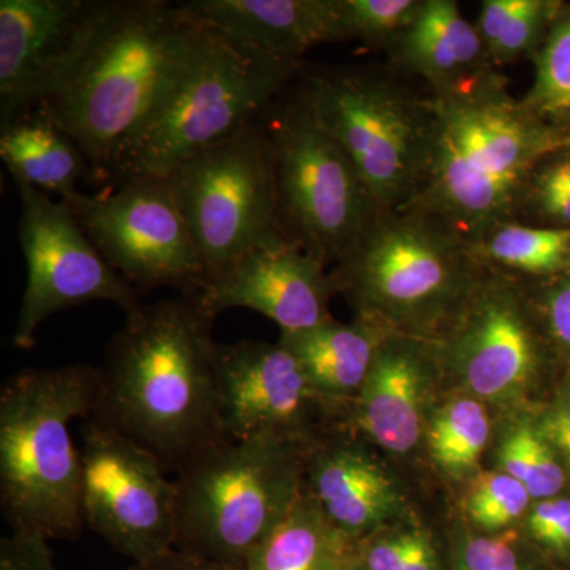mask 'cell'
Here are the masks:
<instances>
[{
  "instance_id": "1",
  "label": "cell",
  "mask_w": 570,
  "mask_h": 570,
  "mask_svg": "<svg viewBox=\"0 0 570 570\" xmlns=\"http://www.w3.org/2000/svg\"><path fill=\"white\" fill-rule=\"evenodd\" d=\"M431 140L425 174L404 208L441 220L474 246L523 209L543 159L570 135L510 94L490 67L426 99Z\"/></svg>"
},
{
  "instance_id": "2",
  "label": "cell",
  "mask_w": 570,
  "mask_h": 570,
  "mask_svg": "<svg viewBox=\"0 0 570 570\" xmlns=\"http://www.w3.org/2000/svg\"><path fill=\"white\" fill-rule=\"evenodd\" d=\"M195 295L138 305L111 337L92 415L178 474L223 441L213 325Z\"/></svg>"
},
{
  "instance_id": "3",
  "label": "cell",
  "mask_w": 570,
  "mask_h": 570,
  "mask_svg": "<svg viewBox=\"0 0 570 570\" xmlns=\"http://www.w3.org/2000/svg\"><path fill=\"white\" fill-rule=\"evenodd\" d=\"M208 29L165 0H118L73 77L39 105L73 138L97 184L110 183L119 154L170 91Z\"/></svg>"
},
{
  "instance_id": "4",
  "label": "cell",
  "mask_w": 570,
  "mask_h": 570,
  "mask_svg": "<svg viewBox=\"0 0 570 570\" xmlns=\"http://www.w3.org/2000/svg\"><path fill=\"white\" fill-rule=\"evenodd\" d=\"M100 367L75 363L22 370L0 390V508L11 531L80 538L81 456L71 420L88 419Z\"/></svg>"
},
{
  "instance_id": "5",
  "label": "cell",
  "mask_w": 570,
  "mask_h": 570,
  "mask_svg": "<svg viewBox=\"0 0 570 570\" xmlns=\"http://www.w3.org/2000/svg\"><path fill=\"white\" fill-rule=\"evenodd\" d=\"M302 69V62L265 58L208 29L170 91L119 154L110 183L167 178L194 154L261 122Z\"/></svg>"
},
{
  "instance_id": "6",
  "label": "cell",
  "mask_w": 570,
  "mask_h": 570,
  "mask_svg": "<svg viewBox=\"0 0 570 570\" xmlns=\"http://www.w3.org/2000/svg\"><path fill=\"white\" fill-rule=\"evenodd\" d=\"M478 265L448 225L406 208L379 213L332 276L356 317L423 340L459 309L479 279Z\"/></svg>"
},
{
  "instance_id": "7",
  "label": "cell",
  "mask_w": 570,
  "mask_h": 570,
  "mask_svg": "<svg viewBox=\"0 0 570 570\" xmlns=\"http://www.w3.org/2000/svg\"><path fill=\"white\" fill-rule=\"evenodd\" d=\"M307 450L277 439H223L195 456L175 479V549L246 570L302 498Z\"/></svg>"
},
{
  "instance_id": "8",
  "label": "cell",
  "mask_w": 570,
  "mask_h": 570,
  "mask_svg": "<svg viewBox=\"0 0 570 570\" xmlns=\"http://www.w3.org/2000/svg\"><path fill=\"white\" fill-rule=\"evenodd\" d=\"M299 99L343 146L379 213L404 208L425 174L431 140L426 100L365 69L299 71Z\"/></svg>"
},
{
  "instance_id": "9",
  "label": "cell",
  "mask_w": 570,
  "mask_h": 570,
  "mask_svg": "<svg viewBox=\"0 0 570 570\" xmlns=\"http://www.w3.org/2000/svg\"><path fill=\"white\" fill-rule=\"evenodd\" d=\"M206 268V283L285 238L275 148L264 119L184 160L167 176Z\"/></svg>"
},
{
  "instance_id": "10",
  "label": "cell",
  "mask_w": 570,
  "mask_h": 570,
  "mask_svg": "<svg viewBox=\"0 0 570 570\" xmlns=\"http://www.w3.org/2000/svg\"><path fill=\"white\" fill-rule=\"evenodd\" d=\"M275 148L285 238L321 264H337L379 212L348 154L317 126L296 89L266 111Z\"/></svg>"
},
{
  "instance_id": "11",
  "label": "cell",
  "mask_w": 570,
  "mask_h": 570,
  "mask_svg": "<svg viewBox=\"0 0 570 570\" xmlns=\"http://www.w3.org/2000/svg\"><path fill=\"white\" fill-rule=\"evenodd\" d=\"M81 513L96 534L141 566L175 549V480L149 450L89 415L81 428Z\"/></svg>"
},
{
  "instance_id": "12",
  "label": "cell",
  "mask_w": 570,
  "mask_h": 570,
  "mask_svg": "<svg viewBox=\"0 0 570 570\" xmlns=\"http://www.w3.org/2000/svg\"><path fill=\"white\" fill-rule=\"evenodd\" d=\"M63 202L108 265L135 288L171 287L183 295L204 288V261L167 179H132Z\"/></svg>"
},
{
  "instance_id": "13",
  "label": "cell",
  "mask_w": 570,
  "mask_h": 570,
  "mask_svg": "<svg viewBox=\"0 0 570 570\" xmlns=\"http://www.w3.org/2000/svg\"><path fill=\"white\" fill-rule=\"evenodd\" d=\"M20 194L18 239L28 283L14 326L13 344L36 346L37 332L52 314L92 302H110L130 313L138 292L115 272L86 236L69 205L29 184L14 181Z\"/></svg>"
},
{
  "instance_id": "14",
  "label": "cell",
  "mask_w": 570,
  "mask_h": 570,
  "mask_svg": "<svg viewBox=\"0 0 570 570\" xmlns=\"http://www.w3.org/2000/svg\"><path fill=\"white\" fill-rule=\"evenodd\" d=\"M118 0L0 2V126L50 99L85 61Z\"/></svg>"
},
{
  "instance_id": "15",
  "label": "cell",
  "mask_w": 570,
  "mask_h": 570,
  "mask_svg": "<svg viewBox=\"0 0 570 570\" xmlns=\"http://www.w3.org/2000/svg\"><path fill=\"white\" fill-rule=\"evenodd\" d=\"M216 366L220 434L228 441L266 438L309 449L317 442L311 422L337 407L281 343L217 344Z\"/></svg>"
},
{
  "instance_id": "16",
  "label": "cell",
  "mask_w": 570,
  "mask_h": 570,
  "mask_svg": "<svg viewBox=\"0 0 570 570\" xmlns=\"http://www.w3.org/2000/svg\"><path fill=\"white\" fill-rule=\"evenodd\" d=\"M434 352L475 397L505 401L531 384L539 346L519 292L499 276L480 277Z\"/></svg>"
},
{
  "instance_id": "17",
  "label": "cell",
  "mask_w": 570,
  "mask_h": 570,
  "mask_svg": "<svg viewBox=\"0 0 570 570\" xmlns=\"http://www.w3.org/2000/svg\"><path fill=\"white\" fill-rule=\"evenodd\" d=\"M336 292L324 264L283 239L247 254L195 296L213 317L245 307L275 322L283 335H295L333 321L328 305Z\"/></svg>"
},
{
  "instance_id": "18",
  "label": "cell",
  "mask_w": 570,
  "mask_h": 570,
  "mask_svg": "<svg viewBox=\"0 0 570 570\" xmlns=\"http://www.w3.org/2000/svg\"><path fill=\"white\" fill-rule=\"evenodd\" d=\"M184 7L220 37L284 62L348 40L341 0H189Z\"/></svg>"
},
{
  "instance_id": "19",
  "label": "cell",
  "mask_w": 570,
  "mask_h": 570,
  "mask_svg": "<svg viewBox=\"0 0 570 570\" xmlns=\"http://www.w3.org/2000/svg\"><path fill=\"white\" fill-rule=\"evenodd\" d=\"M434 360L422 337L392 335L379 347L352 420L381 448L401 455L417 445Z\"/></svg>"
},
{
  "instance_id": "20",
  "label": "cell",
  "mask_w": 570,
  "mask_h": 570,
  "mask_svg": "<svg viewBox=\"0 0 570 570\" xmlns=\"http://www.w3.org/2000/svg\"><path fill=\"white\" fill-rule=\"evenodd\" d=\"M305 490L328 523L355 542L382 530L401 509L384 468L346 441L316 442L307 450Z\"/></svg>"
},
{
  "instance_id": "21",
  "label": "cell",
  "mask_w": 570,
  "mask_h": 570,
  "mask_svg": "<svg viewBox=\"0 0 570 570\" xmlns=\"http://www.w3.org/2000/svg\"><path fill=\"white\" fill-rule=\"evenodd\" d=\"M393 58L431 91L449 88L490 67L478 28L455 0H423L417 18L392 45Z\"/></svg>"
},
{
  "instance_id": "22",
  "label": "cell",
  "mask_w": 570,
  "mask_h": 570,
  "mask_svg": "<svg viewBox=\"0 0 570 570\" xmlns=\"http://www.w3.org/2000/svg\"><path fill=\"white\" fill-rule=\"evenodd\" d=\"M0 157L13 181L58 195L59 200L80 194V183L97 184L80 146L39 108L0 126Z\"/></svg>"
},
{
  "instance_id": "23",
  "label": "cell",
  "mask_w": 570,
  "mask_h": 570,
  "mask_svg": "<svg viewBox=\"0 0 570 570\" xmlns=\"http://www.w3.org/2000/svg\"><path fill=\"white\" fill-rule=\"evenodd\" d=\"M392 335L396 333L356 317L354 324L332 321L307 332L283 335L279 343L296 356L313 387L341 406L355 403L379 347Z\"/></svg>"
},
{
  "instance_id": "24",
  "label": "cell",
  "mask_w": 570,
  "mask_h": 570,
  "mask_svg": "<svg viewBox=\"0 0 570 570\" xmlns=\"http://www.w3.org/2000/svg\"><path fill=\"white\" fill-rule=\"evenodd\" d=\"M355 540L335 530L303 491L292 512L254 551L246 570H346Z\"/></svg>"
},
{
  "instance_id": "25",
  "label": "cell",
  "mask_w": 570,
  "mask_h": 570,
  "mask_svg": "<svg viewBox=\"0 0 570 570\" xmlns=\"http://www.w3.org/2000/svg\"><path fill=\"white\" fill-rule=\"evenodd\" d=\"M480 264L531 276L562 272L570 261V228L502 224L471 246Z\"/></svg>"
},
{
  "instance_id": "26",
  "label": "cell",
  "mask_w": 570,
  "mask_h": 570,
  "mask_svg": "<svg viewBox=\"0 0 570 570\" xmlns=\"http://www.w3.org/2000/svg\"><path fill=\"white\" fill-rule=\"evenodd\" d=\"M490 439V420L478 397L449 401L431 422L428 441L439 468L463 475L478 466Z\"/></svg>"
},
{
  "instance_id": "27",
  "label": "cell",
  "mask_w": 570,
  "mask_h": 570,
  "mask_svg": "<svg viewBox=\"0 0 570 570\" xmlns=\"http://www.w3.org/2000/svg\"><path fill=\"white\" fill-rule=\"evenodd\" d=\"M498 471L519 480L532 498H557L564 487L566 472L538 423H512L499 442Z\"/></svg>"
},
{
  "instance_id": "28",
  "label": "cell",
  "mask_w": 570,
  "mask_h": 570,
  "mask_svg": "<svg viewBox=\"0 0 570 570\" xmlns=\"http://www.w3.org/2000/svg\"><path fill=\"white\" fill-rule=\"evenodd\" d=\"M363 570H444L433 539L419 528L379 530L356 542Z\"/></svg>"
},
{
  "instance_id": "29",
  "label": "cell",
  "mask_w": 570,
  "mask_h": 570,
  "mask_svg": "<svg viewBox=\"0 0 570 570\" xmlns=\"http://www.w3.org/2000/svg\"><path fill=\"white\" fill-rule=\"evenodd\" d=\"M530 491L502 471L483 472L472 482L466 513L482 534L494 535L515 523L531 502Z\"/></svg>"
},
{
  "instance_id": "30",
  "label": "cell",
  "mask_w": 570,
  "mask_h": 570,
  "mask_svg": "<svg viewBox=\"0 0 570 570\" xmlns=\"http://www.w3.org/2000/svg\"><path fill=\"white\" fill-rule=\"evenodd\" d=\"M557 20L539 52L534 86L523 99L543 116L570 110V13Z\"/></svg>"
},
{
  "instance_id": "31",
  "label": "cell",
  "mask_w": 570,
  "mask_h": 570,
  "mask_svg": "<svg viewBox=\"0 0 570 570\" xmlns=\"http://www.w3.org/2000/svg\"><path fill=\"white\" fill-rule=\"evenodd\" d=\"M423 0H341L348 40L392 47L417 18Z\"/></svg>"
},
{
  "instance_id": "32",
  "label": "cell",
  "mask_w": 570,
  "mask_h": 570,
  "mask_svg": "<svg viewBox=\"0 0 570 570\" xmlns=\"http://www.w3.org/2000/svg\"><path fill=\"white\" fill-rule=\"evenodd\" d=\"M450 570H535L515 540L461 531L450 550Z\"/></svg>"
},
{
  "instance_id": "33",
  "label": "cell",
  "mask_w": 570,
  "mask_h": 570,
  "mask_svg": "<svg viewBox=\"0 0 570 570\" xmlns=\"http://www.w3.org/2000/svg\"><path fill=\"white\" fill-rule=\"evenodd\" d=\"M528 205L554 227L570 228V157L540 164L524 195Z\"/></svg>"
},
{
  "instance_id": "34",
  "label": "cell",
  "mask_w": 570,
  "mask_h": 570,
  "mask_svg": "<svg viewBox=\"0 0 570 570\" xmlns=\"http://www.w3.org/2000/svg\"><path fill=\"white\" fill-rule=\"evenodd\" d=\"M558 10H560L558 2L521 0L519 10L502 33L490 61L502 66V63L515 62L521 56L527 55L538 43L547 22L558 18Z\"/></svg>"
},
{
  "instance_id": "35",
  "label": "cell",
  "mask_w": 570,
  "mask_h": 570,
  "mask_svg": "<svg viewBox=\"0 0 570 570\" xmlns=\"http://www.w3.org/2000/svg\"><path fill=\"white\" fill-rule=\"evenodd\" d=\"M528 534L543 549L570 554V499H542L531 510Z\"/></svg>"
},
{
  "instance_id": "36",
  "label": "cell",
  "mask_w": 570,
  "mask_h": 570,
  "mask_svg": "<svg viewBox=\"0 0 570 570\" xmlns=\"http://www.w3.org/2000/svg\"><path fill=\"white\" fill-rule=\"evenodd\" d=\"M48 540L37 532L11 531L0 542V570H56Z\"/></svg>"
},
{
  "instance_id": "37",
  "label": "cell",
  "mask_w": 570,
  "mask_h": 570,
  "mask_svg": "<svg viewBox=\"0 0 570 570\" xmlns=\"http://www.w3.org/2000/svg\"><path fill=\"white\" fill-rule=\"evenodd\" d=\"M538 426L561 463L570 469V387L562 390L543 412Z\"/></svg>"
},
{
  "instance_id": "38",
  "label": "cell",
  "mask_w": 570,
  "mask_h": 570,
  "mask_svg": "<svg viewBox=\"0 0 570 570\" xmlns=\"http://www.w3.org/2000/svg\"><path fill=\"white\" fill-rule=\"evenodd\" d=\"M542 313L554 343L570 355V276L547 291L542 298Z\"/></svg>"
},
{
  "instance_id": "39",
  "label": "cell",
  "mask_w": 570,
  "mask_h": 570,
  "mask_svg": "<svg viewBox=\"0 0 570 570\" xmlns=\"http://www.w3.org/2000/svg\"><path fill=\"white\" fill-rule=\"evenodd\" d=\"M521 0H485L480 13L478 31L489 59L497 50L502 33L508 29Z\"/></svg>"
},
{
  "instance_id": "40",
  "label": "cell",
  "mask_w": 570,
  "mask_h": 570,
  "mask_svg": "<svg viewBox=\"0 0 570 570\" xmlns=\"http://www.w3.org/2000/svg\"><path fill=\"white\" fill-rule=\"evenodd\" d=\"M134 570H238L224 562L208 560L197 554L186 553L178 549H171L154 558L146 564L132 566Z\"/></svg>"
},
{
  "instance_id": "41",
  "label": "cell",
  "mask_w": 570,
  "mask_h": 570,
  "mask_svg": "<svg viewBox=\"0 0 570 570\" xmlns=\"http://www.w3.org/2000/svg\"><path fill=\"white\" fill-rule=\"evenodd\" d=\"M356 549V547H355ZM346 570H363L362 566L358 564V561H356V554L354 560H352L351 564L347 566Z\"/></svg>"
},
{
  "instance_id": "42",
  "label": "cell",
  "mask_w": 570,
  "mask_h": 570,
  "mask_svg": "<svg viewBox=\"0 0 570 570\" xmlns=\"http://www.w3.org/2000/svg\"><path fill=\"white\" fill-rule=\"evenodd\" d=\"M129 570H134L132 568H130Z\"/></svg>"
}]
</instances>
